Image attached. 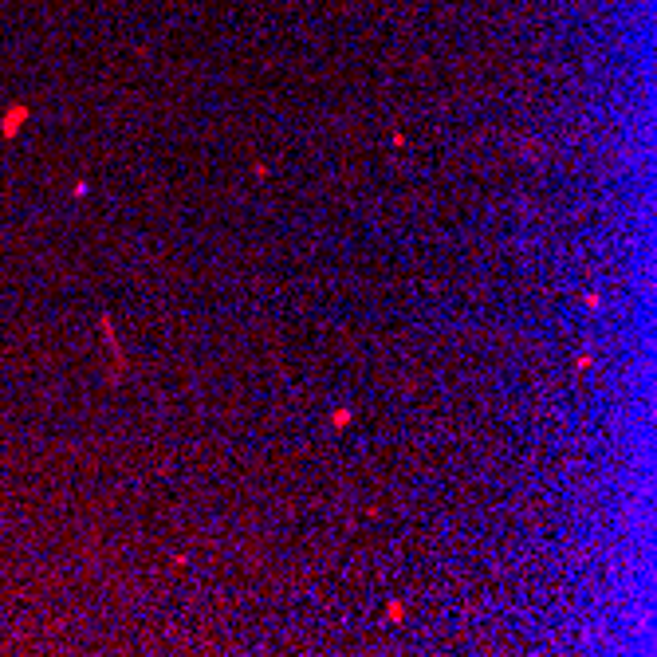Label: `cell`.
<instances>
[{
  "label": "cell",
  "mask_w": 657,
  "mask_h": 657,
  "mask_svg": "<svg viewBox=\"0 0 657 657\" xmlns=\"http://www.w3.org/2000/svg\"><path fill=\"white\" fill-rule=\"evenodd\" d=\"M331 425H335V429L350 425V410H335V413H331Z\"/></svg>",
  "instance_id": "cell-1"
},
{
  "label": "cell",
  "mask_w": 657,
  "mask_h": 657,
  "mask_svg": "<svg viewBox=\"0 0 657 657\" xmlns=\"http://www.w3.org/2000/svg\"><path fill=\"white\" fill-rule=\"evenodd\" d=\"M20 119H24V111H12V119H9V122H4V134H12V130H16V126H20Z\"/></svg>",
  "instance_id": "cell-2"
},
{
  "label": "cell",
  "mask_w": 657,
  "mask_h": 657,
  "mask_svg": "<svg viewBox=\"0 0 657 657\" xmlns=\"http://www.w3.org/2000/svg\"><path fill=\"white\" fill-rule=\"evenodd\" d=\"M386 614H390V622H401V602H390V610H386Z\"/></svg>",
  "instance_id": "cell-3"
}]
</instances>
